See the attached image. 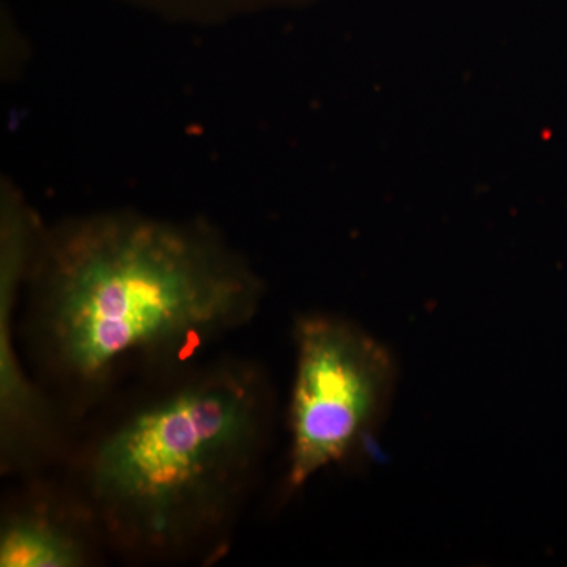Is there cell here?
<instances>
[{
    "instance_id": "1",
    "label": "cell",
    "mask_w": 567,
    "mask_h": 567,
    "mask_svg": "<svg viewBox=\"0 0 567 567\" xmlns=\"http://www.w3.org/2000/svg\"><path fill=\"white\" fill-rule=\"evenodd\" d=\"M264 298L262 276L213 224L134 210L44 227L22 295L0 284L25 368L66 424L133 377L200 360L248 327Z\"/></svg>"
},
{
    "instance_id": "2",
    "label": "cell",
    "mask_w": 567,
    "mask_h": 567,
    "mask_svg": "<svg viewBox=\"0 0 567 567\" xmlns=\"http://www.w3.org/2000/svg\"><path fill=\"white\" fill-rule=\"evenodd\" d=\"M140 385L70 447L65 480L107 551L142 565H210L229 547L271 445L274 383L257 361L204 357Z\"/></svg>"
},
{
    "instance_id": "3",
    "label": "cell",
    "mask_w": 567,
    "mask_h": 567,
    "mask_svg": "<svg viewBox=\"0 0 567 567\" xmlns=\"http://www.w3.org/2000/svg\"><path fill=\"white\" fill-rule=\"evenodd\" d=\"M293 341L286 486L298 491L363 447L386 415L398 374L390 350L344 317L298 316Z\"/></svg>"
},
{
    "instance_id": "4",
    "label": "cell",
    "mask_w": 567,
    "mask_h": 567,
    "mask_svg": "<svg viewBox=\"0 0 567 567\" xmlns=\"http://www.w3.org/2000/svg\"><path fill=\"white\" fill-rule=\"evenodd\" d=\"M44 473L22 477L3 506L0 566H95L107 550L95 516L65 477Z\"/></svg>"
},
{
    "instance_id": "5",
    "label": "cell",
    "mask_w": 567,
    "mask_h": 567,
    "mask_svg": "<svg viewBox=\"0 0 567 567\" xmlns=\"http://www.w3.org/2000/svg\"><path fill=\"white\" fill-rule=\"evenodd\" d=\"M171 21L216 24L268 10L298 9L320 0H118Z\"/></svg>"
}]
</instances>
